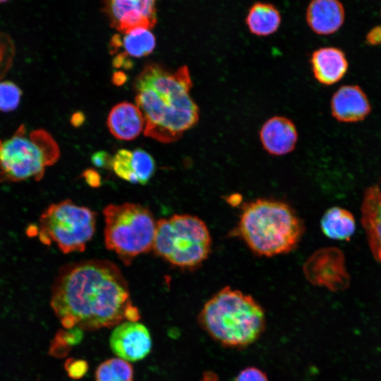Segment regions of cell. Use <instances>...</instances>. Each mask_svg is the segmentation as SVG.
Listing matches in <instances>:
<instances>
[{
  "label": "cell",
  "instance_id": "21",
  "mask_svg": "<svg viewBox=\"0 0 381 381\" xmlns=\"http://www.w3.org/2000/svg\"><path fill=\"white\" fill-rule=\"evenodd\" d=\"M132 365L121 358H110L102 363L95 372V381H133Z\"/></svg>",
  "mask_w": 381,
  "mask_h": 381
},
{
  "label": "cell",
  "instance_id": "31",
  "mask_svg": "<svg viewBox=\"0 0 381 381\" xmlns=\"http://www.w3.org/2000/svg\"><path fill=\"white\" fill-rule=\"evenodd\" d=\"M113 66L116 68H123L129 69L132 67L133 64L128 59V56L124 52L117 54L113 59Z\"/></svg>",
  "mask_w": 381,
  "mask_h": 381
},
{
  "label": "cell",
  "instance_id": "30",
  "mask_svg": "<svg viewBox=\"0 0 381 381\" xmlns=\"http://www.w3.org/2000/svg\"><path fill=\"white\" fill-rule=\"evenodd\" d=\"M85 181L90 186L97 188L100 186L101 177L99 174L92 169H86L82 174Z\"/></svg>",
  "mask_w": 381,
  "mask_h": 381
},
{
  "label": "cell",
  "instance_id": "2",
  "mask_svg": "<svg viewBox=\"0 0 381 381\" xmlns=\"http://www.w3.org/2000/svg\"><path fill=\"white\" fill-rule=\"evenodd\" d=\"M193 86L188 66L175 71L147 64L135 79V102L145 119V136L173 143L193 127L199 108L190 95Z\"/></svg>",
  "mask_w": 381,
  "mask_h": 381
},
{
  "label": "cell",
  "instance_id": "13",
  "mask_svg": "<svg viewBox=\"0 0 381 381\" xmlns=\"http://www.w3.org/2000/svg\"><path fill=\"white\" fill-rule=\"evenodd\" d=\"M332 115L341 122L351 123L363 120L370 111V105L363 90L358 85L340 87L330 102Z\"/></svg>",
  "mask_w": 381,
  "mask_h": 381
},
{
  "label": "cell",
  "instance_id": "7",
  "mask_svg": "<svg viewBox=\"0 0 381 381\" xmlns=\"http://www.w3.org/2000/svg\"><path fill=\"white\" fill-rule=\"evenodd\" d=\"M103 215L105 246L125 265L152 249L157 222L147 207L132 202L110 204Z\"/></svg>",
  "mask_w": 381,
  "mask_h": 381
},
{
  "label": "cell",
  "instance_id": "3",
  "mask_svg": "<svg viewBox=\"0 0 381 381\" xmlns=\"http://www.w3.org/2000/svg\"><path fill=\"white\" fill-rule=\"evenodd\" d=\"M304 229L302 219L286 202L258 198L242 207L236 233L255 254L273 257L295 249Z\"/></svg>",
  "mask_w": 381,
  "mask_h": 381
},
{
  "label": "cell",
  "instance_id": "14",
  "mask_svg": "<svg viewBox=\"0 0 381 381\" xmlns=\"http://www.w3.org/2000/svg\"><path fill=\"white\" fill-rule=\"evenodd\" d=\"M310 63L314 78L325 85L339 81L346 74L349 66L344 52L333 47L315 49L310 56Z\"/></svg>",
  "mask_w": 381,
  "mask_h": 381
},
{
  "label": "cell",
  "instance_id": "23",
  "mask_svg": "<svg viewBox=\"0 0 381 381\" xmlns=\"http://www.w3.org/2000/svg\"><path fill=\"white\" fill-rule=\"evenodd\" d=\"M132 157V169L136 183L145 185L148 183L155 171L153 157L141 148L135 149Z\"/></svg>",
  "mask_w": 381,
  "mask_h": 381
},
{
  "label": "cell",
  "instance_id": "17",
  "mask_svg": "<svg viewBox=\"0 0 381 381\" xmlns=\"http://www.w3.org/2000/svg\"><path fill=\"white\" fill-rule=\"evenodd\" d=\"M110 133L117 139L131 140L136 138L145 127V119L140 109L128 102L115 105L107 118Z\"/></svg>",
  "mask_w": 381,
  "mask_h": 381
},
{
  "label": "cell",
  "instance_id": "32",
  "mask_svg": "<svg viewBox=\"0 0 381 381\" xmlns=\"http://www.w3.org/2000/svg\"><path fill=\"white\" fill-rule=\"evenodd\" d=\"M126 75L122 71H117L113 74L112 81L116 85H121L126 80Z\"/></svg>",
  "mask_w": 381,
  "mask_h": 381
},
{
  "label": "cell",
  "instance_id": "26",
  "mask_svg": "<svg viewBox=\"0 0 381 381\" xmlns=\"http://www.w3.org/2000/svg\"><path fill=\"white\" fill-rule=\"evenodd\" d=\"M16 54V48L10 35L0 32V81L11 69Z\"/></svg>",
  "mask_w": 381,
  "mask_h": 381
},
{
  "label": "cell",
  "instance_id": "33",
  "mask_svg": "<svg viewBox=\"0 0 381 381\" xmlns=\"http://www.w3.org/2000/svg\"><path fill=\"white\" fill-rule=\"evenodd\" d=\"M84 121H85L84 114L81 113L80 111L74 113L71 119V122L72 125L75 127L80 126L81 124H83Z\"/></svg>",
  "mask_w": 381,
  "mask_h": 381
},
{
  "label": "cell",
  "instance_id": "9",
  "mask_svg": "<svg viewBox=\"0 0 381 381\" xmlns=\"http://www.w3.org/2000/svg\"><path fill=\"white\" fill-rule=\"evenodd\" d=\"M106 8L111 26L121 33L150 30L157 23L156 0H107Z\"/></svg>",
  "mask_w": 381,
  "mask_h": 381
},
{
  "label": "cell",
  "instance_id": "19",
  "mask_svg": "<svg viewBox=\"0 0 381 381\" xmlns=\"http://www.w3.org/2000/svg\"><path fill=\"white\" fill-rule=\"evenodd\" d=\"M114 35L111 41L113 53L123 47L128 56L140 58L151 54L156 44L155 37L150 30L136 28L126 33Z\"/></svg>",
  "mask_w": 381,
  "mask_h": 381
},
{
  "label": "cell",
  "instance_id": "16",
  "mask_svg": "<svg viewBox=\"0 0 381 381\" xmlns=\"http://www.w3.org/2000/svg\"><path fill=\"white\" fill-rule=\"evenodd\" d=\"M361 222L374 258L381 262V189L368 188L361 205Z\"/></svg>",
  "mask_w": 381,
  "mask_h": 381
},
{
  "label": "cell",
  "instance_id": "22",
  "mask_svg": "<svg viewBox=\"0 0 381 381\" xmlns=\"http://www.w3.org/2000/svg\"><path fill=\"white\" fill-rule=\"evenodd\" d=\"M83 334V330L76 326L66 330H59L51 342L49 354L56 358L65 357L71 347L82 341Z\"/></svg>",
  "mask_w": 381,
  "mask_h": 381
},
{
  "label": "cell",
  "instance_id": "1",
  "mask_svg": "<svg viewBox=\"0 0 381 381\" xmlns=\"http://www.w3.org/2000/svg\"><path fill=\"white\" fill-rule=\"evenodd\" d=\"M50 303L66 329L95 330L140 318L121 271L107 260L64 265L52 286Z\"/></svg>",
  "mask_w": 381,
  "mask_h": 381
},
{
  "label": "cell",
  "instance_id": "25",
  "mask_svg": "<svg viewBox=\"0 0 381 381\" xmlns=\"http://www.w3.org/2000/svg\"><path fill=\"white\" fill-rule=\"evenodd\" d=\"M132 157L133 153L128 150H118L113 157L112 169L119 178L131 183H136L132 169Z\"/></svg>",
  "mask_w": 381,
  "mask_h": 381
},
{
  "label": "cell",
  "instance_id": "28",
  "mask_svg": "<svg viewBox=\"0 0 381 381\" xmlns=\"http://www.w3.org/2000/svg\"><path fill=\"white\" fill-rule=\"evenodd\" d=\"M235 381H269L265 373L255 367H248L237 375Z\"/></svg>",
  "mask_w": 381,
  "mask_h": 381
},
{
  "label": "cell",
  "instance_id": "27",
  "mask_svg": "<svg viewBox=\"0 0 381 381\" xmlns=\"http://www.w3.org/2000/svg\"><path fill=\"white\" fill-rule=\"evenodd\" d=\"M65 370L72 379L78 380L83 377L88 370V364L83 359L68 358L64 363Z\"/></svg>",
  "mask_w": 381,
  "mask_h": 381
},
{
  "label": "cell",
  "instance_id": "10",
  "mask_svg": "<svg viewBox=\"0 0 381 381\" xmlns=\"http://www.w3.org/2000/svg\"><path fill=\"white\" fill-rule=\"evenodd\" d=\"M303 270L306 279L315 286L336 290L345 284L342 256L334 248L315 251L305 262Z\"/></svg>",
  "mask_w": 381,
  "mask_h": 381
},
{
  "label": "cell",
  "instance_id": "15",
  "mask_svg": "<svg viewBox=\"0 0 381 381\" xmlns=\"http://www.w3.org/2000/svg\"><path fill=\"white\" fill-rule=\"evenodd\" d=\"M344 18V8L339 0H311L306 12L310 28L322 35L337 32L343 25Z\"/></svg>",
  "mask_w": 381,
  "mask_h": 381
},
{
  "label": "cell",
  "instance_id": "34",
  "mask_svg": "<svg viewBox=\"0 0 381 381\" xmlns=\"http://www.w3.org/2000/svg\"><path fill=\"white\" fill-rule=\"evenodd\" d=\"M200 381H217L215 380V376L211 372H207L202 376V378Z\"/></svg>",
  "mask_w": 381,
  "mask_h": 381
},
{
  "label": "cell",
  "instance_id": "20",
  "mask_svg": "<svg viewBox=\"0 0 381 381\" xmlns=\"http://www.w3.org/2000/svg\"><path fill=\"white\" fill-rule=\"evenodd\" d=\"M320 226L322 233L334 240L349 239L356 230L353 214L340 207H332L322 215Z\"/></svg>",
  "mask_w": 381,
  "mask_h": 381
},
{
  "label": "cell",
  "instance_id": "11",
  "mask_svg": "<svg viewBox=\"0 0 381 381\" xmlns=\"http://www.w3.org/2000/svg\"><path fill=\"white\" fill-rule=\"evenodd\" d=\"M109 345L119 358L135 362L149 354L152 339L144 325L138 321H123L114 327L110 335Z\"/></svg>",
  "mask_w": 381,
  "mask_h": 381
},
{
  "label": "cell",
  "instance_id": "29",
  "mask_svg": "<svg viewBox=\"0 0 381 381\" xmlns=\"http://www.w3.org/2000/svg\"><path fill=\"white\" fill-rule=\"evenodd\" d=\"M91 162L97 167L112 169L113 157L106 151L100 150L92 154Z\"/></svg>",
  "mask_w": 381,
  "mask_h": 381
},
{
  "label": "cell",
  "instance_id": "8",
  "mask_svg": "<svg viewBox=\"0 0 381 381\" xmlns=\"http://www.w3.org/2000/svg\"><path fill=\"white\" fill-rule=\"evenodd\" d=\"M97 212L71 200L53 203L42 213L39 238L45 245L54 243L64 253L83 252L92 239Z\"/></svg>",
  "mask_w": 381,
  "mask_h": 381
},
{
  "label": "cell",
  "instance_id": "12",
  "mask_svg": "<svg viewBox=\"0 0 381 381\" xmlns=\"http://www.w3.org/2000/svg\"><path fill=\"white\" fill-rule=\"evenodd\" d=\"M259 135L264 150L274 156L290 153L298 141V131L294 123L282 116L268 119L261 126Z\"/></svg>",
  "mask_w": 381,
  "mask_h": 381
},
{
  "label": "cell",
  "instance_id": "6",
  "mask_svg": "<svg viewBox=\"0 0 381 381\" xmlns=\"http://www.w3.org/2000/svg\"><path fill=\"white\" fill-rule=\"evenodd\" d=\"M211 248L209 229L196 216L176 214L156 223L152 250L174 266L198 267L208 258Z\"/></svg>",
  "mask_w": 381,
  "mask_h": 381
},
{
  "label": "cell",
  "instance_id": "35",
  "mask_svg": "<svg viewBox=\"0 0 381 381\" xmlns=\"http://www.w3.org/2000/svg\"><path fill=\"white\" fill-rule=\"evenodd\" d=\"M8 0H0V3H4V2H6Z\"/></svg>",
  "mask_w": 381,
  "mask_h": 381
},
{
  "label": "cell",
  "instance_id": "18",
  "mask_svg": "<svg viewBox=\"0 0 381 381\" xmlns=\"http://www.w3.org/2000/svg\"><path fill=\"white\" fill-rule=\"evenodd\" d=\"M279 11L272 4L256 2L249 8L246 23L249 31L257 36H267L275 32L280 26Z\"/></svg>",
  "mask_w": 381,
  "mask_h": 381
},
{
  "label": "cell",
  "instance_id": "24",
  "mask_svg": "<svg viewBox=\"0 0 381 381\" xmlns=\"http://www.w3.org/2000/svg\"><path fill=\"white\" fill-rule=\"evenodd\" d=\"M23 91L10 80L0 81V111L8 113L16 110L21 100Z\"/></svg>",
  "mask_w": 381,
  "mask_h": 381
},
{
  "label": "cell",
  "instance_id": "4",
  "mask_svg": "<svg viewBox=\"0 0 381 381\" xmlns=\"http://www.w3.org/2000/svg\"><path fill=\"white\" fill-rule=\"evenodd\" d=\"M198 322L214 341L226 347L239 348L253 344L261 336L265 315L250 295L225 286L205 303Z\"/></svg>",
  "mask_w": 381,
  "mask_h": 381
},
{
  "label": "cell",
  "instance_id": "5",
  "mask_svg": "<svg viewBox=\"0 0 381 381\" xmlns=\"http://www.w3.org/2000/svg\"><path fill=\"white\" fill-rule=\"evenodd\" d=\"M59 157V147L48 131H28L20 124L10 137L0 139V182L40 181Z\"/></svg>",
  "mask_w": 381,
  "mask_h": 381
}]
</instances>
